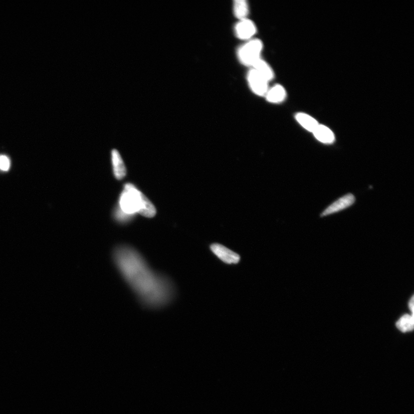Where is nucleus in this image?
Segmentation results:
<instances>
[{"label":"nucleus","instance_id":"nucleus-1","mask_svg":"<svg viewBox=\"0 0 414 414\" xmlns=\"http://www.w3.org/2000/svg\"><path fill=\"white\" fill-rule=\"evenodd\" d=\"M114 260L124 279L146 306L159 308L173 299L172 283L166 276L152 270L136 250L120 246L115 250Z\"/></svg>","mask_w":414,"mask_h":414},{"label":"nucleus","instance_id":"nucleus-2","mask_svg":"<svg viewBox=\"0 0 414 414\" xmlns=\"http://www.w3.org/2000/svg\"><path fill=\"white\" fill-rule=\"evenodd\" d=\"M144 196L139 190L132 183H127L119 199V209L121 212L132 217L139 213L143 204Z\"/></svg>","mask_w":414,"mask_h":414},{"label":"nucleus","instance_id":"nucleus-3","mask_svg":"<svg viewBox=\"0 0 414 414\" xmlns=\"http://www.w3.org/2000/svg\"><path fill=\"white\" fill-rule=\"evenodd\" d=\"M263 44L259 40L249 41L238 50V57L242 64L253 66L255 62L260 59Z\"/></svg>","mask_w":414,"mask_h":414},{"label":"nucleus","instance_id":"nucleus-4","mask_svg":"<svg viewBox=\"0 0 414 414\" xmlns=\"http://www.w3.org/2000/svg\"><path fill=\"white\" fill-rule=\"evenodd\" d=\"M250 88L256 95L264 96L268 91V81L264 79L255 70L252 69L248 74Z\"/></svg>","mask_w":414,"mask_h":414},{"label":"nucleus","instance_id":"nucleus-5","mask_svg":"<svg viewBox=\"0 0 414 414\" xmlns=\"http://www.w3.org/2000/svg\"><path fill=\"white\" fill-rule=\"evenodd\" d=\"M211 250L219 259L226 264H236L240 261L239 255L221 244H213L211 246Z\"/></svg>","mask_w":414,"mask_h":414},{"label":"nucleus","instance_id":"nucleus-6","mask_svg":"<svg viewBox=\"0 0 414 414\" xmlns=\"http://www.w3.org/2000/svg\"><path fill=\"white\" fill-rule=\"evenodd\" d=\"M257 27L249 19L241 20L235 27V33L237 38L242 40H249L256 34Z\"/></svg>","mask_w":414,"mask_h":414},{"label":"nucleus","instance_id":"nucleus-7","mask_svg":"<svg viewBox=\"0 0 414 414\" xmlns=\"http://www.w3.org/2000/svg\"><path fill=\"white\" fill-rule=\"evenodd\" d=\"M354 202L355 197L352 194H346L328 206L322 213V217L330 216V215L341 212L352 205Z\"/></svg>","mask_w":414,"mask_h":414},{"label":"nucleus","instance_id":"nucleus-8","mask_svg":"<svg viewBox=\"0 0 414 414\" xmlns=\"http://www.w3.org/2000/svg\"><path fill=\"white\" fill-rule=\"evenodd\" d=\"M112 162L115 177L117 179H122L126 176L127 170L123 160L119 151L116 150L112 151Z\"/></svg>","mask_w":414,"mask_h":414},{"label":"nucleus","instance_id":"nucleus-9","mask_svg":"<svg viewBox=\"0 0 414 414\" xmlns=\"http://www.w3.org/2000/svg\"><path fill=\"white\" fill-rule=\"evenodd\" d=\"M286 91L281 85H276L271 89H269L265 97L269 103L278 104L286 99Z\"/></svg>","mask_w":414,"mask_h":414},{"label":"nucleus","instance_id":"nucleus-10","mask_svg":"<svg viewBox=\"0 0 414 414\" xmlns=\"http://www.w3.org/2000/svg\"><path fill=\"white\" fill-rule=\"evenodd\" d=\"M313 134L315 137L323 143L331 144L334 142L335 136L333 131L324 125L319 124Z\"/></svg>","mask_w":414,"mask_h":414},{"label":"nucleus","instance_id":"nucleus-11","mask_svg":"<svg viewBox=\"0 0 414 414\" xmlns=\"http://www.w3.org/2000/svg\"><path fill=\"white\" fill-rule=\"evenodd\" d=\"M253 69L267 81H270L274 77V72L270 66L261 58L257 61L252 66Z\"/></svg>","mask_w":414,"mask_h":414},{"label":"nucleus","instance_id":"nucleus-12","mask_svg":"<svg viewBox=\"0 0 414 414\" xmlns=\"http://www.w3.org/2000/svg\"><path fill=\"white\" fill-rule=\"evenodd\" d=\"M295 118L301 126L310 132H313L319 124L312 116L304 113H298L296 115Z\"/></svg>","mask_w":414,"mask_h":414},{"label":"nucleus","instance_id":"nucleus-13","mask_svg":"<svg viewBox=\"0 0 414 414\" xmlns=\"http://www.w3.org/2000/svg\"><path fill=\"white\" fill-rule=\"evenodd\" d=\"M234 14L240 21L247 19L249 13L248 3L246 0H236L234 2Z\"/></svg>","mask_w":414,"mask_h":414},{"label":"nucleus","instance_id":"nucleus-14","mask_svg":"<svg viewBox=\"0 0 414 414\" xmlns=\"http://www.w3.org/2000/svg\"><path fill=\"white\" fill-rule=\"evenodd\" d=\"M396 326L403 333L412 331L414 327L413 315L405 314L402 316L397 321Z\"/></svg>","mask_w":414,"mask_h":414},{"label":"nucleus","instance_id":"nucleus-15","mask_svg":"<svg viewBox=\"0 0 414 414\" xmlns=\"http://www.w3.org/2000/svg\"><path fill=\"white\" fill-rule=\"evenodd\" d=\"M156 213H157V211L153 203L148 200L147 197L144 196L139 214L143 217L151 218L155 217Z\"/></svg>","mask_w":414,"mask_h":414},{"label":"nucleus","instance_id":"nucleus-16","mask_svg":"<svg viewBox=\"0 0 414 414\" xmlns=\"http://www.w3.org/2000/svg\"><path fill=\"white\" fill-rule=\"evenodd\" d=\"M11 162L9 157L6 155H0V170L8 171L10 169Z\"/></svg>","mask_w":414,"mask_h":414},{"label":"nucleus","instance_id":"nucleus-17","mask_svg":"<svg viewBox=\"0 0 414 414\" xmlns=\"http://www.w3.org/2000/svg\"><path fill=\"white\" fill-rule=\"evenodd\" d=\"M413 300H414L413 297L412 296L411 300H409V303H408V306H409V310H410V311H411L412 315H413V310H414Z\"/></svg>","mask_w":414,"mask_h":414}]
</instances>
